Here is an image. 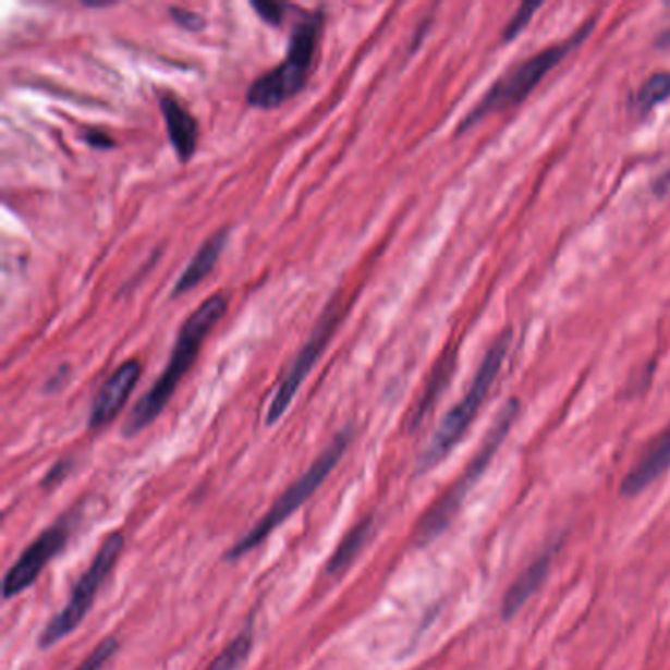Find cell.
Here are the masks:
<instances>
[{
    "label": "cell",
    "instance_id": "obj_16",
    "mask_svg": "<svg viewBox=\"0 0 670 670\" xmlns=\"http://www.w3.org/2000/svg\"><path fill=\"white\" fill-rule=\"evenodd\" d=\"M252 645H254V637L251 631H244L232 641L227 649L220 653L217 659L210 662L207 670H241L242 665L251 657Z\"/></svg>",
    "mask_w": 670,
    "mask_h": 670
},
{
    "label": "cell",
    "instance_id": "obj_21",
    "mask_svg": "<svg viewBox=\"0 0 670 670\" xmlns=\"http://www.w3.org/2000/svg\"><path fill=\"white\" fill-rule=\"evenodd\" d=\"M171 19L180 24L181 28L190 32H199L205 28V21L195 12L183 11V9H171Z\"/></svg>",
    "mask_w": 670,
    "mask_h": 670
},
{
    "label": "cell",
    "instance_id": "obj_17",
    "mask_svg": "<svg viewBox=\"0 0 670 670\" xmlns=\"http://www.w3.org/2000/svg\"><path fill=\"white\" fill-rule=\"evenodd\" d=\"M669 97L670 73H655L641 85L635 102H637V109L641 112H649L650 109H655L657 105H660L665 99H669Z\"/></svg>",
    "mask_w": 670,
    "mask_h": 670
},
{
    "label": "cell",
    "instance_id": "obj_8",
    "mask_svg": "<svg viewBox=\"0 0 670 670\" xmlns=\"http://www.w3.org/2000/svg\"><path fill=\"white\" fill-rule=\"evenodd\" d=\"M341 317L339 301L329 303V307L320 315L319 322L315 325V329L310 332L309 341L305 342V346L301 349L297 358L291 364L290 370L283 376V380L280 381L276 395L271 400L270 407H268V415H266V423L268 425H276L283 417V413L288 411L291 401L295 398V393L300 390L301 383L309 376V371L313 370V366L319 361L325 346L329 344L330 337L334 334V330H337L339 322H341Z\"/></svg>",
    "mask_w": 670,
    "mask_h": 670
},
{
    "label": "cell",
    "instance_id": "obj_5",
    "mask_svg": "<svg viewBox=\"0 0 670 670\" xmlns=\"http://www.w3.org/2000/svg\"><path fill=\"white\" fill-rule=\"evenodd\" d=\"M351 437V429H344L342 433H339L329 447L322 451L319 459L310 464L309 471L305 472L300 480L283 491L280 500L271 505L268 513L242 539L236 540L232 545L227 559L229 561H236V559L244 557L246 552L256 549L258 545H261V540L273 533L276 527H280V523L288 520L293 511L309 500L310 496L319 490L320 484L325 482L330 472L334 471V466L341 462L342 454L349 449Z\"/></svg>",
    "mask_w": 670,
    "mask_h": 670
},
{
    "label": "cell",
    "instance_id": "obj_20",
    "mask_svg": "<svg viewBox=\"0 0 670 670\" xmlns=\"http://www.w3.org/2000/svg\"><path fill=\"white\" fill-rule=\"evenodd\" d=\"M252 9L258 12L261 21L268 22L271 26H280L283 19L288 16L290 4H281V2H252Z\"/></svg>",
    "mask_w": 670,
    "mask_h": 670
},
{
    "label": "cell",
    "instance_id": "obj_11",
    "mask_svg": "<svg viewBox=\"0 0 670 670\" xmlns=\"http://www.w3.org/2000/svg\"><path fill=\"white\" fill-rule=\"evenodd\" d=\"M670 468V425L667 429L650 440L649 447L641 452L639 459L633 464V468L623 478L621 491L631 498L643 490H647L653 482L659 480L660 476Z\"/></svg>",
    "mask_w": 670,
    "mask_h": 670
},
{
    "label": "cell",
    "instance_id": "obj_1",
    "mask_svg": "<svg viewBox=\"0 0 670 670\" xmlns=\"http://www.w3.org/2000/svg\"><path fill=\"white\" fill-rule=\"evenodd\" d=\"M229 309V301L224 295H210L209 300L200 303L197 309L193 310L190 319L183 322L178 341L171 352L170 362L166 370L161 371L160 378L154 381L150 390L142 395L141 401L134 405L129 419L124 423V435H136L142 429H146L151 421L160 415L163 407L168 405L171 395L178 390L183 376L191 370L193 362L199 356L200 344L209 337L212 327L219 322L224 313Z\"/></svg>",
    "mask_w": 670,
    "mask_h": 670
},
{
    "label": "cell",
    "instance_id": "obj_15",
    "mask_svg": "<svg viewBox=\"0 0 670 670\" xmlns=\"http://www.w3.org/2000/svg\"><path fill=\"white\" fill-rule=\"evenodd\" d=\"M371 533V517L361 521L354 529L344 537L339 549L334 550V555L330 557L327 574L329 576H339L342 572L351 567L352 561L356 559V555L361 552L364 543L368 540Z\"/></svg>",
    "mask_w": 670,
    "mask_h": 670
},
{
    "label": "cell",
    "instance_id": "obj_2",
    "mask_svg": "<svg viewBox=\"0 0 670 670\" xmlns=\"http://www.w3.org/2000/svg\"><path fill=\"white\" fill-rule=\"evenodd\" d=\"M325 12L300 11L291 28L290 48L278 68L264 73L246 90V102L254 109H278L295 97L309 80L319 51Z\"/></svg>",
    "mask_w": 670,
    "mask_h": 670
},
{
    "label": "cell",
    "instance_id": "obj_13",
    "mask_svg": "<svg viewBox=\"0 0 670 670\" xmlns=\"http://www.w3.org/2000/svg\"><path fill=\"white\" fill-rule=\"evenodd\" d=\"M227 239H229V232H215L209 241L200 246L197 254L191 258L187 268L181 273L180 280L175 281L173 291H171V297H181L183 293L195 290L200 281L209 276L212 268H215V264L219 261L224 246H227Z\"/></svg>",
    "mask_w": 670,
    "mask_h": 670
},
{
    "label": "cell",
    "instance_id": "obj_22",
    "mask_svg": "<svg viewBox=\"0 0 670 670\" xmlns=\"http://www.w3.org/2000/svg\"><path fill=\"white\" fill-rule=\"evenodd\" d=\"M83 142L90 146V148H97V150H109L114 146V142L110 138L109 134L100 129H87V131L81 134Z\"/></svg>",
    "mask_w": 670,
    "mask_h": 670
},
{
    "label": "cell",
    "instance_id": "obj_4",
    "mask_svg": "<svg viewBox=\"0 0 670 670\" xmlns=\"http://www.w3.org/2000/svg\"><path fill=\"white\" fill-rule=\"evenodd\" d=\"M511 339L513 334L510 330H503L500 337L491 342L490 349L482 358L480 366L472 378L468 390L462 395V400L444 415V419L440 421L439 427L435 430L427 451L421 456V471H429L435 464H439L461 442L464 433L471 429L472 421L476 419L478 411L490 393L491 386L500 376L503 362L510 352Z\"/></svg>",
    "mask_w": 670,
    "mask_h": 670
},
{
    "label": "cell",
    "instance_id": "obj_18",
    "mask_svg": "<svg viewBox=\"0 0 670 670\" xmlns=\"http://www.w3.org/2000/svg\"><path fill=\"white\" fill-rule=\"evenodd\" d=\"M119 649V641L114 637H107L100 641L95 649L90 650L89 657L81 662L75 670H100L105 667V662L117 653Z\"/></svg>",
    "mask_w": 670,
    "mask_h": 670
},
{
    "label": "cell",
    "instance_id": "obj_3",
    "mask_svg": "<svg viewBox=\"0 0 670 670\" xmlns=\"http://www.w3.org/2000/svg\"><path fill=\"white\" fill-rule=\"evenodd\" d=\"M592 26L594 24L590 22L569 40L555 44L547 50L539 51L517 65H513L510 71H505L500 80L486 90V95L472 107L471 112L462 119L459 132L471 131L474 124L484 121L494 112L510 109L527 99L531 90L537 89L540 81L545 80L550 71L555 70L576 46H581L582 41L590 36Z\"/></svg>",
    "mask_w": 670,
    "mask_h": 670
},
{
    "label": "cell",
    "instance_id": "obj_10",
    "mask_svg": "<svg viewBox=\"0 0 670 670\" xmlns=\"http://www.w3.org/2000/svg\"><path fill=\"white\" fill-rule=\"evenodd\" d=\"M142 364L138 361L124 362L117 370L110 374V378L100 386L97 398L93 401L89 413L90 429H100L109 425L110 421L117 419L124 403L131 398L132 391L141 380Z\"/></svg>",
    "mask_w": 670,
    "mask_h": 670
},
{
    "label": "cell",
    "instance_id": "obj_12",
    "mask_svg": "<svg viewBox=\"0 0 670 670\" xmlns=\"http://www.w3.org/2000/svg\"><path fill=\"white\" fill-rule=\"evenodd\" d=\"M160 109L166 121V131L170 136L171 148L175 150L180 161L183 163L190 161L199 141V129L195 117L170 93L160 95Z\"/></svg>",
    "mask_w": 670,
    "mask_h": 670
},
{
    "label": "cell",
    "instance_id": "obj_9",
    "mask_svg": "<svg viewBox=\"0 0 670 670\" xmlns=\"http://www.w3.org/2000/svg\"><path fill=\"white\" fill-rule=\"evenodd\" d=\"M71 527L73 523L70 517L53 523L50 529L44 531L40 537L22 552L21 559L12 564L11 571L7 572L2 582V594L7 600L19 596L31 586L32 582H36L41 571L46 569V564L65 547V543L70 539Z\"/></svg>",
    "mask_w": 670,
    "mask_h": 670
},
{
    "label": "cell",
    "instance_id": "obj_7",
    "mask_svg": "<svg viewBox=\"0 0 670 670\" xmlns=\"http://www.w3.org/2000/svg\"><path fill=\"white\" fill-rule=\"evenodd\" d=\"M515 417H517V401H510L500 411V415H498V419H496L494 427L488 433V437L484 440L480 451L474 456V461L468 464L466 472L462 474L451 490L447 491L430 508L429 513L421 521L419 529H417V540H419L421 545H425L427 540L435 539L440 531L449 525V521L454 517V513L461 508L462 500L466 498V491L471 490L476 480L480 478L482 472L486 471V466L490 464L491 456L498 452L501 442L508 437Z\"/></svg>",
    "mask_w": 670,
    "mask_h": 670
},
{
    "label": "cell",
    "instance_id": "obj_19",
    "mask_svg": "<svg viewBox=\"0 0 670 670\" xmlns=\"http://www.w3.org/2000/svg\"><path fill=\"white\" fill-rule=\"evenodd\" d=\"M540 4L539 2H525V4H521L520 11L515 12V16H511V22L505 26V31H503V40H513V38H517L520 36V32L529 24L531 16L535 14V11H539Z\"/></svg>",
    "mask_w": 670,
    "mask_h": 670
},
{
    "label": "cell",
    "instance_id": "obj_6",
    "mask_svg": "<svg viewBox=\"0 0 670 670\" xmlns=\"http://www.w3.org/2000/svg\"><path fill=\"white\" fill-rule=\"evenodd\" d=\"M122 549H124L122 533H112L105 539L97 555L93 557L89 569L81 574L80 582L71 592L65 608H61L60 613L46 625V630L41 631V649L53 647L56 643L65 639L71 631L80 628L81 621L85 620V616L93 608V601L97 598L100 586L109 578L110 572L114 571L117 562L121 559Z\"/></svg>",
    "mask_w": 670,
    "mask_h": 670
},
{
    "label": "cell",
    "instance_id": "obj_14",
    "mask_svg": "<svg viewBox=\"0 0 670 670\" xmlns=\"http://www.w3.org/2000/svg\"><path fill=\"white\" fill-rule=\"evenodd\" d=\"M550 567V552L539 557L537 561L531 562L529 569L521 574L517 581L513 582L508 594H505V600H503V613L505 618L513 616L515 611L520 610L521 606L525 601L529 600L531 596L535 594V590L539 588L540 582L545 581L547 572Z\"/></svg>",
    "mask_w": 670,
    "mask_h": 670
}]
</instances>
